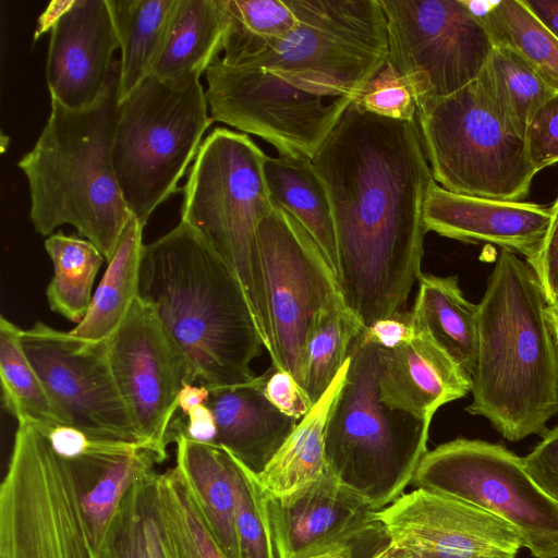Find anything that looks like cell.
Here are the masks:
<instances>
[{
    "label": "cell",
    "instance_id": "7a4b0ae2",
    "mask_svg": "<svg viewBox=\"0 0 558 558\" xmlns=\"http://www.w3.org/2000/svg\"><path fill=\"white\" fill-rule=\"evenodd\" d=\"M161 462L149 449L62 457L20 422L0 485V558H101L123 495Z\"/></svg>",
    "mask_w": 558,
    "mask_h": 558
},
{
    "label": "cell",
    "instance_id": "816d5d0a",
    "mask_svg": "<svg viewBox=\"0 0 558 558\" xmlns=\"http://www.w3.org/2000/svg\"><path fill=\"white\" fill-rule=\"evenodd\" d=\"M557 369H558V344H557Z\"/></svg>",
    "mask_w": 558,
    "mask_h": 558
},
{
    "label": "cell",
    "instance_id": "f1b7e54d",
    "mask_svg": "<svg viewBox=\"0 0 558 558\" xmlns=\"http://www.w3.org/2000/svg\"><path fill=\"white\" fill-rule=\"evenodd\" d=\"M144 225L135 217L123 229L89 308L70 333L101 341L119 328L138 294Z\"/></svg>",
    "mask_w": 558,
    "mask_h": 558
},
{
    "label": "cell",
    "instance_id": "836d02e7",
    "mask_svg": "<svg viewBox=\"0 0 558 558\" xmlns=\"http://www.w3.org/2000/svg\"><path fill=\"white\" fill-rule=\"evenodd\" d=\"M45 248L53 265L46 290L49 307L78 324L89 308L94 280L105 257L90 241L62 232L50 234Z\"/></svg>",
    "mask_w": 558,
    "mask_h": 558
},
{
    "label": "cell",
    "instance_id": "83f0119b",
    "mask_svg": "<svg viewBox=\"0 0 558 558\" xmlns=\"http://www.w3.org/2000/svg\"><path fill=\"white\" fill-rule=\"evenodd\" d=\"M349 359L320 399L298 422L283 445L257 476L271 496L290 494L326 472L324 434L331 405L349 367Z\"/></svg>",
    "mask_w": 558,
    "mask_h": 558
},
{
    "label": "cell",
    "instance_id": "8d00e7d4",
    "mask_svg": "<svg viewBox=\"0 0 558 558\" xmlns=\"http://www.w3.org/2000/svg\"><path fill=\"white\" fill-rule=\"evenodd\" d=\"M23 330L0 317V376L4 409L20 422L59 424L45 387L23 345Z\"/></svg>",
    "mask_w": 558,
    "mask_h": 558
},
{
    "label": "cell",
    "instance_id": "ee69618b",
    "mask_svg": "<svg viewBox=\"0 0 558 558\" xmlns=\"http://www.w3.org/2000/svg\"><path fill=\"white\" fill-rule=\"evenodd\" d=\"M186 421L182 418L172 420L169 427V442L173 434H183L196 442L215 445L217 426L213 411L206 404H199L190 410Z\"/></svg>",
    "mask_w": 558,
    "mask_h": 558
},
{
    "label": "cell",
    "instance_id": "44dd1931",
    "mask_svg": "<svg viewBox=\"0 0 558 558\" xmlns=\"http://www.w3.org/2000/svg\"><path fill=\"white\" fill-rule=\"evenodd\" d=\"M379 393L391 409L430 420L446 403L472 391V377L422 335L395 348H379Z\"/></svg>",
    "mask_w": 558,
    "mask_h": 558
},
{
    "label": "cell",
    "instance_id": "603a6c76",
    "mask_svg": "<svg viewBox=\"0 0 558 558\" xmlns=\"http://www.w3.org/2000/svg\"><path fill=\"white\" fill-rule=\"evenodd\" d=\"M410 323L414 335L428 338L472 377L478 345V308L464 298L457 276L421 274Z\"/></svg>",
    "mask_w": 558,
    "mask_h": 558
},
{
    "label": "cell",
    "instance_id": "b9f144b4",
    "mask_svg": "<svg viewBox=\"0 0 558 558\" xmlns=\"http://www.w3.org/2000/svg\"><path fill=\"white\" fill-rule=\"evenodd\" d=\"M257 384L268 401L288 416L301 420L312 408L303 389L287 371L271 365L258 376Z\"/></svg>",
    "mask_w": 558,
    "mask_h": 558
},
{
    "label": "cell",
    "instance_id": "f907efd6",
    "mask_svg": "<svg viewBox=\"0 0 558 558\" xmlns=\"http://www.w3.org/2000/svg\"><path fill=\"white\" fill-rule=\"evenodd\" d=\"M547 312L554 331V336L558 344V304L548 306Z\"/></svg>",
    "mask_w": 558,
    "mask_h": 558
},
{
    "label": "cell",
    "instance_id": "4dcf8cb0",
    "mask_svg": "<svg viewBox=\"0 0 558 558\" xmlns=\"http://www.w3.org/2000/svg\"><path fill=\"white\" fill-rule=\"evenodd\" d=\"M476 80L495 109L522 137L534 113L557 94L518 54L504 47H494Z\"/></svg>",
    "mask_w": 558,
    "mask_h": 558
},
{
    "label": "cell",
    "instance_id": "f35d334b",
    "mask_svg": "<svg viewBox=\"0 0 558 558\" xmlns=\"http://www.w3.org/2000/svg\"><path fill=\"white\" fill-rule=\"evenodd\" d=\"M352 101L362 110L379 117L402 121L416 120L417 106L414 94L388 62Z\"/></svg>",
    "mask_w": 558,
    "mask_h": 558
},
{
    "label": "cell",
    "instance_id": "ac0fdd59",
    "mask_svg": "<svg viewBox=\"0 0 558 558\" xmlns=\"http://www.w3.org/2000/svg\"><path fill=\"white\" fill-rule=\"evenodd\" d=\"M389 541L420 558H517L518 531L494 513L415 488L377 511Z\"/></svg>",
    "mask_w": 558,
    "mask_h": 558
},
{
    "label": "cell",
    "instance_id": "d590c367",
    "mask_svg": "<svg viewBox=\"0 0 558 558\" xmlns=\"http://www.w3.org/2000/svg\"><path fill=\"white\" fill-rule=\"evenodd\" d=\"M342 298L324 308L311 328L305 352L303 391L313 407L349 359L354 339L363 331Z\"/></svg>",
    "mask_w": 558,
    "mask_h": 558
},
{
    "label": "cell",
    "instance_id": "7c38bea8",
    "mask_svg": "<svg viewBox=\"0 0 558 558\" xmlns=\"http://www.w3.org/2000/svg\"><path fill=\"white\" fill-rule=\"evenodd\" d=\"M387 21V62L416 106L477 78L494 45L465 0H379Z\"/></svg>",
    "mask_w": 558,
    "mask_h": 558
},
{
    "label": "cell",
    "instance_id": "f6af8a7d",
    "mask_svg": "<svg viewBox=\"0 0 558 558\" xmlns=\"http://www.w3.org/2000/svg\"><path fill=\"white\" fill-rule=\"evenodd\" d=\"M364 339L384 349H395L414 337L410 313H398L390 318L375 322L362 331Z\"/></svg>",
    "mask_w": 558,
    "mask_h": 558
},
{
    "label": "cell",
    "instance_id": "e0dca14e",
    "mask_svg": "<svg viewBox=\"0 0 558 558\" xmlns=\"http://www.w3.org/2000/svg\"><path fill=\"white\" fill-rule=\"evenodd\" d=\"M266 504L277 558H307L331 549L372 558L390 544L377 511L327 471L290 494L266 493Z\"/></svg>",
    "mask_w": 558,
    "mask_h": 558
},
{
    "label": "cell",
    "instance_id": "bcb514c9",
    "mask_svg": "<svg viewBox=\"0 0 558 558\" xmlns=\"http://www.w3.org/2000/svg\"><path fill=\"white\" fill-rule=\"evenodd\" d=\"M534 15L558 38V0H523Z\"/></svg>",
    "mask_w": 558,
    "mask_h": 558
},
{
    "label": "cell",
    "instance_id": "f5cc1de1",
    "mask_svg": "<svg viewBox=\"0 0 558 558\" xmlns=\"http://www.w3.org/2000/svg\"><path fill=\"white\" fill-rule=\"evenodd\" d=\"M410 558H420V557L412 554V556Z\"/></svg>",
    "mask_w": 558,
    "mask_h": 558
},
{
    "label": "cell",
    "instance_id": "8fae6325",
    "mask_svg": "<svg viewBox=\"0 0 558 558\" xmlns=\"http://www.w3.org/2000/svg\"><path fill=\"white\" fill-rule=\"evenodd\" d=\"M411 484L481 507L511 524L534 558H558V504L499 444L457 438L427 451Z\"/></svg>",
    "mask_w": 558,
    "mask_h": 558
},
{
    "label": "cell",
    "instance_id": "30bf717a",
    "mask_svg": "<svg viewBox=\"0 0 558 558\" xmlns=\"http://www.w3.org/2000/svg\"><path fill=\"white\" fill-rule=\"evenodd\" d=\"M416 121L435 182L447 191L520 202L536 174L524 137L500 116L477 80L417 105Z\"/></svg>",
    "mask_w": 558,
    "mask_h": 558
},
{
    "label": "cell",
    "instance_id": "4316f807",
    "mask_svg": "<svg viewBox=\"0 0 558 558\" xmlns=\"http://www.w3.org/2000/svg\"><path fill=\"white\" fill-rule=\"evenodd\" d=\"M106 1L121 49L120 104L151 74L178 0Z\"/></svg>",
    "mask_w": 558,
    "mask_h": 558
},
{
    "label": "cell",
    "instance_id": "7402d4cb",
    "mask_svg": "<svg viewBox=\"0 0 558 558\" xmlns=\"http://www.w3.org/2000/svg\"><path fill=\"white\" fill-rule=\"evenodd\" d=\"M255 381L211 390L206 404L214 413L215 446L231 453L259 476L300 420L279 411Z\"/></svg>",
    "mask_w": 558,
    "mask_h": 558
},
{
    "label": "cell",
    "instance_id": "5b68a950",
    "mask_svg": "<svg viewBox=\"0 0 558 558\" xmlns=\"http://www.w3.org/2000/svg\"><path fill=\"white\" fill-rule=\"evenodd\" d=\"M119 61L92 106L72 110L50 100L49 118L33 148L17 162L29 189V218L50 235L73 226L108 263L132 219L112 163L118 117Z\"/></svg>",
    "mask_w": 558,
    "mask_h": 558
},
{
    "label": "cell",
    "instance_id": "3957f363",
    "mask_svg": "<svg viewBox=\"0 0 558 558\" xmlns=\"http://www.w3.org/2000/svg\"><path fill=\"white\" fill-rule=\"evenodd\" d=\"M137 296L184 353L193 384L211 391L255 381L250 365L264 343L245 291L190 226L144 244Z\"/></svg>",
    "mask_w": 558,
    "mask_h": 558
},
{
    "label": "cell",
    "instance_id": "4fadbf2b",
    "mask_svg": "<svg viewBox=\"0 0 558 558\" xmlns=\"http://www.w3.org/2000/svg\"><path fill=\"white\" fill-rule=\"evenodd\" d=\"M257 243L271 365L289 372L303 389L307 338L316 316L341 298L337 278L307 231L275 203L258 225Z\"/></svg>",
    "mask_w": 558,
    "mask_h": 558
},
{
    "label": "cell",
    "instance_id": "8992f818",
    "mask_svg": "<svg viewBox=\"0 0 558 558\" xmlns=\"http://www.w3.org/2000/svg\"><path fill=\"white\" fill-rule=\"evenodd\" d=\"M379 348L362 332L354 339L324 434L326 471L375 511L392 504L411 484L427 452L432 422L381 401Z\"/></svg>",
    "mask_w": 558,
    "mask_h": 558
},
{
    "label": "cell",
    "instance_id": "7dc6e473",
    "mask_svg": "<svg viewBox=\"0 0 558 558\" xmlns=\"http://www.w3.org/2000/svg\"><path fill=\"white\" fill-rule=\"evenodd\" d=\"M210 391L203 385L184 383L178 397L179 409L186 416L190 410L196 405L206 403Z\"/></svg>",
    "mask_w": 558,
    "mask_h": 558
},
{
    "label": "cell",
    "instance_id": "d6986e66",
    "mask_svg": "<svg viewBox=\"0 0 558 558\" xmlns=\"http://www.w3.org/2000/svg\"><path fill=\"white\" fill-rule=\"evenodd\" d=\"M119 48L106 0H69L50 28L46 81L50 99L72 110L95 104Z\"/></svg>",
    "mask_w": 558,
    "mask_h": 558
},
{
    "label": "cell",
    "instance_id": "c3c4849f",
    "mask_svg": "<svg viewBox=\"0 0 558 558\" xmlns=\"http://www.w3.org/2000/svg\"><path fill=\"white\" fill-rule=\"evenodd\" d=\"M412 554L399 546L390 544L372 558H410Z\"/></svg>",
    "mask_w": 558,
    "mask_h": 558
},
{
    "label": "cell",
    "instance_id": "52a82bcc",
    "mask_svg": "<svg viewBox=\"0 0 558 558\" xmlns=\"http://www.w3.org/2000/svg\"><path fill=\"white\" fill-rule=\"evenodd\" d=\"M265 158L247 134L214 129L189 169L180 221L235 272L269 353L271 336L257 243L258 225L274 208Z\"/></svg>",
    "mask_w": 558,
    "mask_h": 558
},
{
    "label": "cell",
    "instance_id": "484cf974",
    "mask_svg": "<svg viewBox=\"0 0 558 558\" xmlns=\"http://www.w3.org/2000/svg\"><path fill=\"white\" fill-rule=\"evenodd\" d=\"M264 173L272 202L307 231L336 275L338 259L331 206L312 160L305 157L266 156Z\"/></svg>",
    "mask_w": 558,
    "mask_h": 558
},
{
    "label": "cell",
    "instance_id": "1f68e13d",
    "mask_svg": "<svg viewBox=\"0 0 558 558\" xmlns=\"http://www.w3.org/2000/svg\"><path fill=\"white\" fill-rule=\"evenodd\" d=\"M226 29L222 63L234 66L272 48L298 20L286 0H217Z\"/></svg>",
    "mask_w": 558,
    "mask_h": 558
},
{
    "label": "cell",
    "instance_id": "6da1fadb",
    "mask_svg": "<svg viewBox=\"0 0 558 558\" xmlns=\"http://www.w3.org/2000/svg\"><path fill=\"white\" fill-rule=\"evenodd\" d=\"M312 163L331 206L341 298L367 329L401 312L422 274L424 204L435 180L417 121L351 101Z\"/></svg>",
    "mask_w": 558,
    "mask_h": 558
},
{
    "label": "cell",
    "instance_id": "d4e9b609",
    "mask_svg": "<svg viewBox=\"0 0 558 558\" xmlns=\"http://www.w3.org/2000/svg\"><path fill=\"white\" fill-rule=\"evenodd\" d=\"M225 29L217 0H178L150 75L175 86L199 81L222 51Z\"/></svg>",
    "mask_w": 558,
    "mask_h": 558
},
{
    "label": "cell",
    "instance_id": "60d3db41",
    "mask_svg": "<svg viewBox=\"0 0 558 558\" xmlns=\"http://www.w3.org/2000/svg\"><path fill=\"white\" fill-rule=\"evenodd\" d=\"M533 482L558 504V426L542 434V440L522 458Z\"/></svg>",
    "mask_w": 558,
    "mask_h": 558
},
{
    "label": "cell",
    "instance_id": "9a60e30c",
    "mask_svg": "<svg viewBox=\"0 0 558 558\" xmlns=\"http://www.w3.org/2000/svg\"><path fill=\"white\" fill-rule=\"evenodd\" d=\"M22 345L60 425L143 445L111 371L108 339L83 340L38 322L23 330Z\"/></svg>",
    "mask_w": 558,
    "mask_h": 558
},
{
    "label": "cell",
    "instance_id": "f546056e",
    "mask_svg": "<svg viewBox=\"0 0 558 558\" xmlns=\"http://www.w3.org/2000/svg\"><path fill=\"white\" fill-rule=\"evenodd\" d=\"M158 476L154 470L125 492L101 558H169L160 517Z\"/></svg>",
    "mask_w": 558,
    "mask_h": 558
},
{
    "label": "cell",
    "instance_id": "e575fe53",
    "mask_svg": "<svg viewBox=\"0 0 558 558\" xmlns=\"http://www.w3.org/2000/svg\"><path fill=\"white\" fill-rule=\"evenodd\" d=\"M158 496L169 558H229L207 526L177 466L159 473Z\"/></svg>",
    "mask_w": 558,
    "mask_h": 558
},
{
    "label": "cell",
    "instance_id": "7bdbcfd3",
    "mask_svg": "<svg viewBox=\"0 0 558 558\" xmlns=\"http://www.w3.org/2000/svg\"><path fill=\"white\" fill-rule=\"evenodd\" d=\"M526 262L541 282L548 306L558 304V196L550 206V221L541 247Z\"/></svg>",
    "mask_w": 558,
    "mask_h": 558
},
{
    "label": "cell",
    "instance_id": "ab89813d",
    "mask_svg": "<svg viewBox=\"0 0 558 558\" xmlns=\"http://www.w3.org/2000/svg\"><path fill=\"white\" fill-rule=\"evenodd\" d=\"M524 141L530 162L536 173L558 162V93L534 113Z\"/></svg>",
    "mask_w": 558,
    "mask_h": 558
},
{
    "label": "cell",
    "instance_id": "ffe728a7",
    "mask_svg": "<svg viewBox=\"0 0 558 558\" xmlns=\"http://www.w3.org/2000/svg\"><path fill=\"white\" fill-rule=\"evenodd\" d=\"M424 221L427 231L464 242L493 243L530 260L545 238L550 207L457 194L434 181L424 204Z\"/></svg>",
    "mask_w": 558,
    "mask_h": 558
},
{
    "label": "cell",
    "instance_id": "ba28073f",
    "mask_svg": "<svg viewBox=\"0 0 558 558\" xmlns=\"http://www.w3.org/2000/svg\"><path fill=\"white\" fill-rule=\"evenodd\" d=\"M211 122L199 81L175 86L149 75L119 104L112 163L130 211L144 226L178 192Z\"/></svg>",
    "mask_w": 558,
    "mask_h": 558
},
{
    "label": "cell",
    "instance_id": "74e56055",
    "mask_svg": "<svg viewBox=\"0 0 558 558\" xmlns=\"http://www.w3.org/2000/svg\"><path fill=\"white\" fill-rule=\"evenodd\" d=\"M235 532L240 558H277L266 504L258 477L233 457Z\"/></svg>",
    "mask_w": 558,
    "mask_h": 558
},
{
    "label": "cell",
    "instance_id": "9c48e42d",
    "mask_svg": "<svg viewBox=\"0 0 558 558\" xmlns=\"http://www.w3.org/2000/svg\"><path fill=\"white\" fill-rule=\"evenodd\" d=\"M296 26L265 53L245 61L286 85L354 100L388 58L379 0H286Z\"/></svg>",
    "mask_w": 558,
    "mask_h": 558
},
{
    "label": "cell",
    "instance_id": "d6a6232c",
    "mask_svg": "<svg viewBox=\"0 0 558 558\" xmlns=\"http://www.w3.org/2000/svg\"><path fill=\"white\" fill-rule=\"evenodd\" d=\"M478 17L494 47L513 51L558 93V38L523 0L490 3L488 10Z\"/></svg>",
    "mask_w": 558,
    "mask_h": 558
},
{
    "label": "cell",
    "instance_id": "5bb4252c",
    "mask_svg": "<svg viewBox=\"0 0 558 558\" xmlns=\"http://www.w3.org/2000/svg\"><path fill=\"white\" fill-rule=\"evenodd\" d=\"M205 74L211 120L263 138L281 156L312 160L352 101L338 97L326 102L260 68L226 65L220 57Z\"/></svg>",
    "mask_w": 558,
    "mask_h": 558
},
{
    "label": "cell",
    "instance_id": "681fc988",
    "mask_svg": "<svg viewBox=\"0 0 558 558\" xmlns=\"http://www.w3.org/2000/svg\"><path fill=\"white\" fill-rule=\"evenodd\" d=\"M307 558H359L355 553L350 549H331L316 554Z\"/></svg>",
    "mask_w": 558,
    "mask_h": 558
},
{
    "label": "cell",
    "instance_id": "cb8c5ba5",
    "mask_svg": "<svg viewBox=\"0 0 558 558\" xmlns=\"http://www.w3.org/2000/svg\"><path fill=\"white\" fill-rule=\"evenodd\" d=\"M177 468L214 537L229 558H240L235 532L233 456L221 447L173 434Z\"/></svg>",
    "mask_w": 558,
    "mask_h": 558
},
{
    "label": "cell",
    "instance_id": "277c9868",
    "mask_svg": "<svg viewBox=\"0 0 558 558\" xmlns=\"http://www.w3.org/2000/svg\"><path fill=\"white\" fill-rule=\"evenodd\" d=\"M477 308L473 401L466 411L487 418L509 441L542 435L558 413L557 342L533 267L500 248Z\"/></svg>",
    "mask_w": 558,
    "mask_h": 558
},
{
    "label": "cell",
    "instance_id": "2e32d148",
    "mask_svg": "<svg viewBox=\"0 0 558 558\" xmlns=\"http://www.w3.org/2000/svg\"><path fill=\"white\" fill-rule=\"evenodd\" d=\"M108 355L141 442L165 461L179 392L184 383L193 384L184 353L137 296L108 338Z\"/></svg>",
    "mask_w": 558,
    "mask_h": 558
}]
</instances>
